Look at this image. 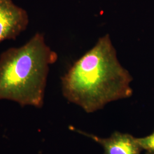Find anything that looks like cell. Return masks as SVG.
Returning <instances> with one entry per match:
<instances>
[{
    "label": "cell",
    "instance_id": "cell-1",
    "mask_svg": "<svg viewBox=\"0 0 154 154\" xmlns=\"http://www.w3.org/2000/svg\"><path fill=\"white\" fill-rule=\"evenodd\" d=\"M132 79L106 34L62 77V93L69 102L93 113L109 103L131 97Z\"/></svg>",
    "mask_w": 154,
    "mask_h": 154
},
{
    "label": "cell",
    "instance_id": "cell-2",
    "mask_svg": "<svg viewBox=\"0 0 154 154\" xmlns=\"http://www.w3.org/2000/svg\"><path fill=\"white\" fill-rule=\"evenodd\" d=\"M58 59L55 51L37 33L25 45L0 55V100L41 107L49 67Z\"/></svg>",
    "mask_w": 154,
    "mask_h": 154
},
{
    "label": "cell",
    "instance_id": "cell-3",
    "mask_svg": "<svg viewBox=\"0 0 154 154\" xmlns=\"http://www.w3.org/2000/svg\"><path fill=\"white\" fill-rule=\"evenodd\" d=\"M29 17L25 10L12 0H0V43L15 39L26 30Z\"/></svg>",
    "mask_w": 154,
    "mask_h": 154
},
{
    "label": "cell",
    "instance_id": "cell-4",
    "mask_svg": "<svg viewBox=\"0 0 154 154\" xmlns=\"http://www.w3.org/2000/svg\"><path fill=\"white\" fill-rule=\"evenodd\" d=\"M79 132L99 144L104 154H140L143 151L137 138L127 133L115 131L108 138H101L83 131Z\"/></svg>",
    "mask_w": 154,
    "mask_h": 154
},
{
    "label": "cell",
    "instance_id": "cell-5",
    "mask_svg": "<svg viewBox=\"0 0 154 154\" xmlns=\"http://www.w3.org/2000/svg\"><path fill=\"white\" fill-rule=\"evenodd\" d=\"M137 139L146 154H154V131L149 135Z\"/></svg>",
    "mask_w": 154,
    "mask_h": 154
}]
</instances>
